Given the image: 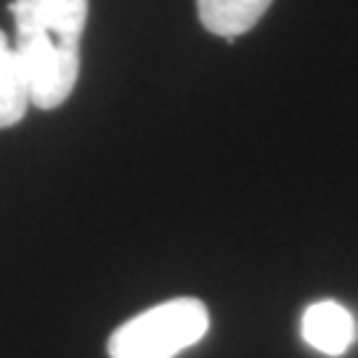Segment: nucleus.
<instances>
[{
    "instance_id": "3",
    "label": "nucleus",
    "mask_w": 358,
    "mask_h": 358,
    "mask_svg": "<svg viewBox=\"0 0 358 358\" xmlns=\"http://www.w3.org/2000/svg\"><path fill=\"white\" fill-rule=\"evenodd\" d=\"M16 35H40V38L80 45L83 29L88 22V0H13Z\"/></svg>"
},
{
    "instance_id": "1",
    "label": "nucleus",
    "mask_w": 358,
    "mask_h": 358,
    "mask_svg": "<svg viewBox=\"0 0 358 358\" xmlns=\"http://www.w3.org/2000/svg\"><path fill=\"white\" fill-rule=\"evenodd\" d=\"M210 313L196 297H176L125 321L112 332L109 358H173L207 334Z\"/></svg>"
},
{
    "instance_id": "4",
    "label": "nucleus",
    "mask_w": 358,
    "mask_h": 358,
    "mask_svg": "<svg viewBox=\"0 0 358 358\" xmlns=\"http://www.w3.org/2000/svg\"><path fill=\"white\" fill-rule=\"evenodd\" d=\"M303 340L324 356H343L356 340V321L345 306L319 300L303 313Z\"/></svg>"
},
{
    "instance_id": "5",
    "label": "nucleus",
    "mask_w": 358,
    "mask_h": 358,
    "mask_svg": "<svg viewBox=\"0 0 358 358\" xmlns=\"http://www.w3.org/2000/svg\"><path fill=\"white\" fill-rule=\"evenodd\" d=\"M273 0H196L199 22L217 38L234 40L263 19Z\"/></svg>"
},
{
    "instance_id": "6",
    "label": "nucleus",
    "mask_w": 358,
    "mask_h": 358,
    "mask_svg": "<svg viewBox=\"0 0 358 358\" xmlns=\"http://www.w3.org/2000/svg\"><path fill=\"white\" fill-rule=\"evenodd\" d=\"M29 109V93L13 43L0 29V128L16 125Z\"/></svg>"
},
{
    "instance_id": "2",
    "label": "nucleus",
    "mask_w": 358,
    "mask_h": 358,
    "mask_svg": "<svg viewBox=\"0 0 358 358\" xmlns=\"http://www.w3.org/2000/svg\"><path fill=\"white\" fill-rule=\"evenodd\" d=\"M13 51L32 106L48 112L72 96L80 77V45H66L40 35H16Z\"/></svg>"
}]
</instances>
